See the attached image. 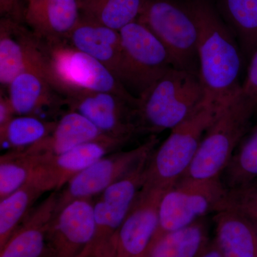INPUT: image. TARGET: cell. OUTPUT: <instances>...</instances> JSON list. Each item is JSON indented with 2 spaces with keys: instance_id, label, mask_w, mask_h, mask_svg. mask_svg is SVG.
<instances>
[{
  "instance_id": "cell-1",
  "label": "cell",
  "mask_w": 257,
  "mask_h": 257,
  "mask_svg": "<svg viewBox=\"0 0 257 257\" xmlns=\"http://www.w3.org/2000/svg\"><path fill=\"white\" fill-rule=\"evenodd\" d=\"M199 28V75L207 101L226 107L240 93L243 56L212 0H187Z\"/></svg>"
},
{
  "instance_id": "cell-2",
  "label": "cell",
  "mask_w": 257,
  "mask_h": 257,
  "mask_svg": "<svg viewBox=\"0 0 257 257\" xmlns=\"http://www.w3.org/2000/svg\"><path fill=\"white\" fill-rule=\"evenodd\" d=\"M138 97L139 134L172 130L207 100L199 74L171 69Z\"/></svg>"
},
{
  "instance_id": "cell-3",
  "label": "cell",
  "mask_w": 257,
  "mask_h": 257,
  "mask_svg": "<svg viewBox=\"0 0 257 257\" xmlns=\"http://www.w3.org/2000/svg\"><path fill=\"white\" fill-rule=\"evenodd\" d=\"M224 109L206 100L171 130L149 159L143 186L164 190L172 187L188 170L206 132Z\"/></svg>"
},
{
  "instance_id": "cell-4",
  "label": "cell",
  "mask_w": 257,
  "mask_h": 257,
  "mask_svg": "<svg viewBox=\"0 0 257 257\" xmlns=\"http://www.w3.org/2000/svg\"><path fill=\"white\" fill-rule=\"evenodd\" d=\"M137 20L163 44L174 68L199 74V28L187 0H145Z\"/></svg>"
},
{
  "instance_id": "cell-5",
  "label": "cell",
  "mask_w": 257,
  "mask_h": 257,
  "mask_svg": "<svg viewBox=\"0 0 257 257\" xmlns=\"http://www.w3.org/2000/svg\"><path fill=\"white\" fill-rule=\"evenodd\" d=\"M256 113L239 94L208 128L182 177L220 178L235 150L249 132L251 119Z\"/></svg>"
},
{
  "instance_id": "cell-6",
  "label": "cell",
  "mask_w": 257,
  "mask_h": 257,
  "mask_svg": "<svg viewBox=\"0 0 257 257\" xmlns=\"http://www.w3.org/2000/svg\"><path fill=\"white\" fill-rule=\"evenodd\" d=\"M119 33L121 55L117 77L138 97L174 68L172 58L155 34L138 20L121 29Z\"/></svg>"
},
{
  "instance_id": "cell-7",
  "label": "cell",
  "mask_w": 257,
  "mask_h": 257,
  "mask_svg": "<svg viewBox=\"0 0 257 257\" xmlns=\"http://www.w3.org/2000/svg\"><path fill=\"white\" fill-rule=\"evenodd\" d=\"M226 192L221 178L181 177L165 191L161 199L158 226L152 243L167 233L185 227L210 213L217 212Z\"/></svg>"
},
{
  "instance_id": "cell-8",
  "label": "cell",
  "mask_w": 257,
  "mask_h": 257,
  "mask_svg": "<svg viewBox=\"0 0 257 257\" xmlns=\"http://www.w3.org/2000/svg\"><path fill=\"white\" fill-rule=\"evenodd\" d=\"M149 159L109 186L94 203V235L81 257H114L119 230L143 188Z\"/></svg>"
},
{
  "instance_id": "cell-9",
  "label": "cell",
  "mask_w": 257,
  "mask_h": 257,
  "mask_svg": "<svg viewBox=\"0 0 257 257\" xmlns=\"http://www.w3.org/2000/svg\"><path fill=\"white\" fill-rule=\"evenodd\" d=\"M158 143L156 135H152L136 148L109 154L74 176L58 193L55 214L73 201L89 199L104 192L150 158Z\"/></svg>"
},
{
  "instance_id": "cell-10",
  "label": "cell",
  "mask_w": 257,
  "mask_h": 257,
  "mask_svg": "<svg viewBox=\"0 0 257 257\" xmlns=\"http://www.w3.org/2000/svg\"><path fill=\"white\" fill-rule=\"evenodd\" d=\"M43 74L58 90L60 84L51 61L49 44L24 24L9 19L0 20V82L8 87L25 72Z\"/></svg>"
},
{
  "instance_id": "cell-11",
  "label": "cell",
  "mask_w": 257,
  "mask_h": 257,
  "mask_svg": "<svg viewBox=\"0 0 257 257\" xmlns=\"http://www.w3.org/2000/svg\"><path fill=\"white\" fill-rule=\"evenodd\" d=\"M49 46L52 68L60 83L62 94L69 87L111 93L138 106V97L100 62L66 43Z\"/></svg>"
},
{
  "instance_id": "cell-12",
  "label": "cell",
  "mask_w": 257,
  "mask_h": 257,
  "mask_svg": "<svg viewBox=\"0 0 257 257\" xmlns=\"http://www.w3.org/2000/svg\"><path fill=\"white\" fill-rule=\"evenodd\" d=\"M64 97L69 110L85 116L103 135L130 141L139 134L137 106L116 94L71 87Z\"/></svg>"
},
{
  "instance_id": "cell-13",
  "label": "cell",
  "mask_w": 257,
  "mask_h": 257,
  "mask_svg": "<svg viewBox=\"0 0 257 257\" xmlns=\"http://www.w3.org/2000/svg\"><path fill=\"white\" fill-rule=\"evenodd\" d=\"M94 231L92 198L73 201L54 216L42 257H81Z\"/></svg>"
},
{
  "instance_id": "cell-14",
  "label": "cell",
  "mask_w": 257,
  "mask_h": 257,
  "mask_svg": "<svg viewBox=\"0 0 257 257\" xmlns=\"http://www.w3.org/2000/svg\"><path fill=\"white\" fill-rule=\"evenodd\" d=\"M165 191L143 186L119 230L114 257H147Z\"/></svg>"
},
{
  "instance_id": "cell-15",
  "label": "cell",
  "mask_w": 257,
  "mask_h": 257,
  "mask_svg": "<svg viewBox=\"0 0 257 257\" xmlns=\"http://www.w3.org/2000/svg\"><path fill=\"white\" fill-rule=\"evenodd\" d=\"M80 18L78 0H36L28 4L25 23L49 45H59Z\"/></svg>"
},
{
  "instance_id": "cell-16",
  "label": "cell",
  "mask_w": 257,
  "mask_h": 257,
  "mask_svg": "<svg viewBox=\"0 0 257 257\" xmlns=\"http://www.w3.org/2000/svg\"><path fill=\"white\" fill-rule=\"evenodd\" d=\"M127 142L122 139L103 135L96 140L82 144L61 155H47L43 161V166L53 180L56 191H59L74 176L106 155L118 151Z\"/></svg>"
},
{
  "instance_id": "cell-17",
  "label": "cell",
  "mask_w": 257,
  "mask_h": 257,
  "mask_svg": "<svg viewBox=\"0 0 257 257\" xmlns=\"http://www.w3.org/2000/svg\"><path fill=\"white\" fill-rule=\"evenodd\" d=\"M58 191H53L29 213L25 220L0 249V257H42L47 233L55 216Z\"/></svg>"
},
{
  "instance_id": "cell-18",
  "label": "cell",
  "mask_w": 257,
  "mask_h": 257,
  "mask_svg": "<svg viewBox=\"0 0 257 257\" xmlns=\"http://www.w3.org/2000/svg\"><path fill=\"white\" fill-rule=\"evenodd\" d=\"M43 161L26 183L0 202V249L25 220L37 199L45 193L56 191L53 180L42 165Z\"/></svg>"
},
{
  "instance_id": "cell-19",
  "label": "cell",
  "mask_w": 257,
  "mask_h": 257,
  "mask_svg": "<svg viewBox=\"0 0 257 257\" xmlns=\"http://www.w3.org/2000/svg\"><path fill=\"white\" fill-rule=\"evenodd\" d=\"M8 99L15 114L31 115L43 109L56 110L65 104L64 98L43 74L35 72H23L13 79L8 86Z\"/></svg>"
},
{
  "instance_id": "cell-20",
  "label": "cell",
  "mask_w": 257,
  "mask_h": 257,
  "mask_svg": "<svg viewBox=\"0 0 257 257\" xmlns=\"http://www.w3.org/2000/svg\"><path fill=\"white\" fill-rule=\"evenodd\" d=\"M67 42L69 46L100 62L117 77L121 55L119 31L81 17Z\"/></svg>"
},
{
  "instance_id": "cell-21",
  "label": "cell",
  "mask_w": 257,
  "mask_h": 257,
  "mask_svg": "<svg viewBox=\"0 0 257 257\" xmlns=\"http://www.w3.org/2000/svg\"><path fill=\"white\" fill-rule=\"evenodd\" d=\"M213 219L223 257H257V226L252 221L230 209L217 211Z\"/></svg>"
},
{
  "instance_id": "cell-22",
  "label": "cell",
  "mask_w": 257,
  "mask_h": 257,
  "mask_svg": "<svg viewBox=\"0 0 257 257\" xmlns=\"http://www.w3.org/2000/svg\"><path fill=\"white\" fill-rule=\"evenodd\" d=\"M103 135L85 116L76 111L62 115L52 133L26 150L40 155L55 156Z\"/></svg>"
},
{
  "instance_id": "cell-23",
  "label": "cell",
  "mask_w": 257,
  "mask_h": 257,
  "mask_svg": "<svg viewBox=\"0 0 257 257\" xmlns=\"http://www.w3.org/2000/svg\"><path fill=\"white\" fill-rule=\"evenodd\" d=\"M204 218L164 234L152 243L147 257H196L210 241Z\"/></svg>"
},
{
  "instance_id": "cell-24",
  "label": "cell",
  "mask_w": 257,
  "mask_h": 257,
  "mask_svg": "<svg viewBox=\"0 0 257 257\" xmlns=\"http://www.w3.org/2000/svg\"><path fill=\"white\" fill-rule=\"evenodd\" d=\"M218 10L234 34L243 58L257 49V0H218Z\"/></svg>"
},
{
  "instance_id": "cell-25",
  "label": "cell",
  "mask_w": 257,
  "mask_h": 257,
  "mask_svg": "<svg viewBox=\"0 0 257 257\" xmlns=\"http://www.w3.org/2000/svg\"><path fill=\"white\" fill-rule=\"evenodd\" d=\"M145 0H78L81 17L119 31L138 20Z\"/></svg>"
},
{
  "instance_id": "cell-26",
  "label": "cell",
  "mask_w": 257,
  "mask_h": 257,
  "mask_svg": "<svg viewBox=\"0 0 257 257\" xmlns=\"http://www.w3.org/2000/svg\"><path fill=\"white\" fill-rule=\"evenodd\" d=\"M220 178L228 190L257 183V125L240 143Z\"/></svg>"
},
{
  "instance_id": "cell-27",
  "label": "cell",
  "mask_w": 257,
  "mask_h": 257,
  "mask_svg": "<svg viewBox=\"0 0 257 257\" xmlns=\"http://www.w3.org/2000/svg\"><path fill=\"white\" fill-rule=\"evenodd\" d=\"M46 155L25 150H12L0 157V199L13 194L24 185Z\"/></svg>"
},
{
  "instance_id": "cell-28",
  "label": "cell",
  "mask_w": 257,
  "mask_h": 257,
  "mask_svg": "<svg viewBox=\"0 0 257 257\" xmlns=\"http://www.w3.org/2000/svg\"><path fill=\"white\" fill-rule=\"evenodd\" d=\"M57 121H46L36 116H15L5 126L0 127L1 147L13 150H25L50 135Z\"/></svg>"
},
{
  "instance_id": "cell-29",
  "label": "cell",
  "mask_w": 257,
  "mask_h": 257,
  "mask_svg": "<svg viewBox=\"0 0 257 257\" xmlns=\"http://www.w3.org/2000/svg\"><path fill=\"white\" fill-rule=\"evenodd\" d=\"M223 209L237 211L257 226V183L243 188L227 189L219 211Z\"/></svg>"
},
{
  "instance_id": "cell-30",
  "label": "cell",
  "mask_w": 257,
  "mask_h": 257,
  "mask_svg": "<svg viewBox=\"0 0 257 257\" xmlns=\"http://www.w3.org/2000/svg\"><path fill=\"white\" fill-rule=\"evenodd\" d=\"M239 95L257 112V49L249 60L247 73Z\"/></svg>"
},
{
  "instance_id": "cell-31",
  "label": "cell",
  "mask_w": 257,
  "mask_h": 257,
  "mask_svg": "<svg viewBox=\"0 0 257 257\" xmlns=\"http://www.w3.org/2000/svg\"><path fill=\"white\" fill-rule=\"evenodd\" d=\"M27 9L28 5L25 6L22 0H0L1 18L9 19L15 23H25Z\"/></svg>"
},
{
  "instance_id": "cell-32",
  "label": "cell",
  "mask_w": 257,
  "mask_h": 257,
  "mask_svg": "<svg viewBox=\"0 0 257 257\" xmlns=\"http://www.w3.org/2000/svg\"><path fill=\"white\" fill-rule=\"evenodd\" d=\"M15 113L8 96H0V127L5 126L15 117Z\"/></svg>"
},
{
  "instance_id": "cell-33",
  "label": "cell",
  "mask_w": 257,
  "mask_h": 257,
  "mask_svg": "<svg viewBox=\"0 0 257 257\" xmlns=\"http://www.w3.org/2000/svg\"><path fill=\"white\" fill-rule=\"evenodd\" d=\"M196 257H223L215 239L210 240Z\"/></svg>"
},
{
  "instance_id": "cell-34",
  "label": "cell",
  "mask_w": 257,
  "mask_h": 257,
  "mask_svg": "<svg viewBox=\"0 0 257 257\" xmlns=\"http://www.w3.org/2000/svg\"><path fill=\"white\" fill-rule=\"evenodd\" d=\"M27 1H28L29 4V3H33V2L36 1V0H27Z\"/></svg>"
}]
</instances>
